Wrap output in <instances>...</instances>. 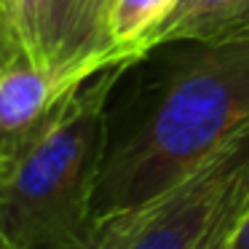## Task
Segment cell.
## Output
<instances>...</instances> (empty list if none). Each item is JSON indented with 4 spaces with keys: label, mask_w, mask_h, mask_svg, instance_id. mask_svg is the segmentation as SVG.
Here are the masks:
<instances>
[{
    "label": "cell",
    "mask_w": 249,
    "mask_h": 249,
    "mask_svg": "<svg viewBox=\"0 0 249 249\" xmlns=\"http://www.w3.org/2000/svg\"><path fill=\"white\" fill-rule=\"evenodd\" d=\"M247 129L249 38L193 43L140 124L110 142L94 206L97 231L161 198Z\"/></svg>",
    "instance_id": "6da1fadb"
},
{
    "label": "cell",
    "mask_w": 249,
    "mask_h": 249,
    "mask_svg": "<svg viewBox=\"0 0 249 249\" xmlns=\"http://www.w3.org/2000/svg\"><path fill=\"white\" fill-rule=\"evenodd\" d=\"M124 70L89 78L56 124L0 172V225L19 249H94V206L110 150L107 105Z\"/></svg>",
    "instance_id": "7a4b0ae2"
},
{
    "label": "cell",
    "mask_w": 249,
    "mask_h": 249,
    "mask_svg": "<svg viewBox=\"0 0 249 249\" xmlns=\"http://www.w3.org/2000/svg\"><path fill=\"white\" fill-rule=\"evenodd\" d=\"M249 212V129L145 209L105 222L94 249H193Z\"/></svg>",
    "instance_id": "3957f363"
},
{
    "label": "cell",
    "mask_w": 249,
    "mask_h": 249,
    "mask_svg": "<svg viewBox=\"0 0 249 249\" xmlns=\"http://www.w3.org/2000/svg\"><path fill=\"white\" fill-rule=\"evenodd\" d=\"M110 11L113 0H17L24 56L65 94L102 70L131 67L113 43Z\"/></svg>",
    "instance_id": "277c9868"
},
{
    "label": "cell",
    "mask_w": 249,
    "mask_h": 249,
    "mask_svg": "<svg viewBox=\"0 0 249 249\" xmlns=\"http://www.w3.org/2000/svg\"><path fill=\"white\" fill-rule=\"evenodd\" d=\"M72 94L59 91L30 59L0 70V172L11 169L56 124Z\"/></svg>",
    "instance_id": "5b68a950"
},
{
    "label": "cell",
    "mask_w": 249,
    "mask_h": 249,
    "mask_svg": "<svg viewBox=\"0 0 249 249\" xmlns=\"http://www.w3.org/2000/svg\"><path fill=\"white\" fill-rule=\"evenodd\" d=\"M249 38V0H179L156 30L150 51L169 43H214Z\"/></svg>",
    "instance_id": "8992f818"
},
{
    "label": "cell",
    "mask_w": 249,
    "mask_h": 249,
    "mask_svg": "<svg viewBox=\"0 0 249 249\" xmlns=\"http://www.w3.org/2000/svg\"><path fill=\"white\" fill-rule=\"evenodd\" d=\"M177 3L179 0H113V43L129 65H137L145 54H150L153 35L172 17Z\"/></svg>",
    "instance_id": "52a82bcc"
},
{
    "label": "cell",
    "mask_w": 249,
    "mask_h": 249,
    "mask_svg": "<svg viewBox=\"0 0 249 249\" xmlns=\"http://www.w3.org/2000/svg\"><path fill=\"white\" fill-rule=\"evenodd\" d=\"M22 59H27V56H24L17 24H14V17L6 8V3L0 0V70H6V67L17 65Z\"/></svg>",
    "instance_id": "ba28073f"
},
{
    "label": "cell",
    "mask_w": 249,
    "mask_h": 249,
    "mask_svg": "<svg viewBox=\"0 0 249 249\" xmlns=\"http://www.w3.org/2000/svg\"><path fill=\"white\" fill-rule=\"evenodd\" d=\"M233 228H236V222H225V225L214 228V231H212L201 244H196L193 249H228V238H231Z\"/></svg>",
    "instance_id": "9c48e42d"
},
{
    "label": "cell",
    "mask_w": 249,
    "mask_h": 249,
    "mask_svg": "<svg viewBox=\"0 0 249 249\" xmlns=\"http://www.w3.org/2000/svg\"><path fill=\"white\" fill-rule=\"evenodd\" d=\"M228 249H249V212L236 222L228 238Z\"/></svg>",
    "instance_id": "30bf717a"
},
{
    "label": "cell",
    "mask_w": 249,
    "mask_h": 249,
    "mask_svg": "<svg viewBox=\"0 0 249 249\" xmlns=\"http://www.w3.org/2000/svg\"><path fill=\"white\" fill-rule=\"evenodd\" d=\"M0 249H19V247H17V241H14L11 236H8L3 225H0Z\"/></svg>",
    "instance_id": "8fae6325"
},
{
    "label": "cell",
    "mask_w": 249,
    "mask_h": 249,
    "mask_svg": "<svg viewBox=\"0 0 249 249\" xmlns=\"http://www.w3.org/2000/svg\"><path fill=\"white\" fill-rule=\"evenodd\" d=\"M6 3V8L11 11V17H14V8H17V0H3ZM14 24H17V19H14Z\"/></svg>",
    "instance_id": "7c38bea8"
}]
</instances>
